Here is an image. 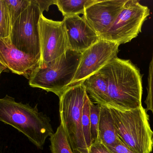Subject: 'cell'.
<instances>
[{"label":"cell","mask_w":153,"mask_h":153,"mask_svg":"<svg viewBox=\"0 0 153 153\" xmlns=\"http://www.w3.org/2000/svg\"><path fill=\"white\" fill-rule=\"evenodd\" d=\"M99 72L107 81L111 106L127 110L142 106L143 75L130 60L116 57Z\"/></svg>","instance_id":"obj_1"},{"label":"cell","mask_w":153,"mask_h":153,"mask_svg":"<svg viewBox=\"0 0 153 153\" xmlns=\"http://www.w3.org/2000/svg\"><path fill=\"white\" fill-rule=\"evenodd\" d=\"M0 121L24 134L37 147L43 149L46 140L53 134L50 119L39 112L37 106L16 102L6 95L0 99Z\"/></svg>","instance_id":"obj_2"},{"label":"cell","mask_w":153,"mask_h":153,"mask_svg":"<svg viewBox=\"0 0 153 153\" xmlns=\"http://www.w3.org/2000/svg\"><path fill=\"white\" fill-rule=\"evenodd\" d=\"M108 107L120 138L136 153L152 152L153 131L146 109L143 106L129 110L113 106Z\"/></svg>","instance_id":"obj_3"},{"label":"cell","mask_w":153,"mask_h":153,"mask_svg":"<svg viewBox=\"0 0 153 153\" xmlns=\"http://www.w3.org/2000/svg\"><path fill=\"white\" fill-rule=\"evenodd\" d=\"M82 53L68 49L62 55L35 69L29 84L56 94L58 97L70 86L79 65Z\"/></svg>","instance_id":"obj_4"},{"label":"cell","mask_w":153,"mask_h":153,"mask_svg":"<svg viewBox=\"0 0 153 153\" xmlns=\"http://www.w3.org/2000/svg\"><path fill=\"white\" fill-rule=\"evenodd\" d=\"M87 94L82 82L68 87L59 97L61 123L74 153H90L85 140L82 122Z\"/></svg>","instance_id":"obj_5"},{"label":"cell","mask_w":153,"mask_h":153,"mask_svg":"<svg viewBox=\"0 0 153 153\" xmlns=\"http://www.w3.org/2000/svg\"><path fill=\"white\" fill-rule=\"evenodd\" d=\"M150 15V10L137 0H127L109 29L100 39L120 46L130 42L142 31V27Z\"/></svg>","instance_id":"obj_6"},{"label":"cell","mask_w":153,"mask_h":153,"mask_svg":"<svg viewBox=\"0 0 153 153\" xmlns=\"http://www.w3.org/2000/svg\"><path fill=\"white\" fill-rule=\"evenodd\" d=\"M42 12L36 0L27 7L13 24L11 43L19 50L40 58L39 22Z\"/></svg>","instance_id":"obj_7"},{"label":"cell","mask_w":153,"mask_h":153,"mask_svg":"<svg viewBox=\"0 0 153 153\" xmlns=\"http://www.w3.org/2000/svg\"><path fill=\"white\" fill-rule=\"evenodd\" d=\"M40 57L43 67L62 55L68 50V38L63 21H58L41 14L39 22Z\"/></svg>","instance_id":"obj_8"},{"label":"cell","mask_w":153,"mask_h":153,"mask_svg":"<svg viewBox=\"0 0 153 153\" xmlns=\"http://www.w3.org/2000/svg\"><path fill=\"white\" fill-rule=\"evenodd\" d=\"M119 46L115 42L100 39L82 52L75 76L70 86L83 82L117 57Z\"/></svg>","instance_id":"obj_9"},{"label":"cell","mask_w":153,"mask_h":153,"mask_svg":"<svg viewBox=\"0 0 153 153\" xmlns=\"http://www.w3.org/2000/svg\"><path fill=\"white\" fill-rule=\"evenodd\" d=\"M127 0H97L85 10L82 18L100 38L115 22Z\"/></svg>","instance_id":"obj_10"},{"label":"cell","mask_w":153,"mask_h":153,"mask_svg":"<svg viewBox=\"0 0 153 153\" xmlns=\"http://www.w3.org/2000/svg\"><path fill=\"white\" fill-rule=\"evenodd\" d=\"M68 49L82 53L95 44L100 37L86 21L79 15L64 17Z\"/></svg>","instance_id":"obj_11"},{"label":"cell","mask_w":153,"mask_h":153,"mask_svg":"<svg viewBox=\"0 0 153 153\" xmlns=\"http://www.w3.org/2000/svg\"><path fill=\"white\" fill-rule=\"evenodd\" d=\"M0 61L12 72L28 79L40 64V58L19 50L1 38Z\"/></svg>","instance_id":"obj_12"},{"label":"cell","mask_w":153,"mask_h":153,"mask_svg":"<svg viewBox=\"0 0 153 153\" xmlns=\"http://www.w3.org/2000/svg\"><path fill=\"white\" fill-rule=\"evenodd\" d=\"M87 94L97 104L111 106L108 93V84L104 76L98 72L83 82Z\"/></svg>","instance_id":"obj_13"},{"label":"cell","mask_w":153,"mask_h":153,"mask_svg":"<svg viewBox=\"0 0 153 153\" xmlns=\"http://www.w3.org/2000/svg\"><path fill=\"white\" fill-rule=\"evenodd\" d=\"M99 132L100 141L107 147L113 145L120 138L108 106L100 105Z\"/></svg>","instance_id":"obj_14"},{"label":"cell","mask_w":153,"mask_h":153,"mask_svg":"<svg viewBox=\"0 0 153 153\" xmlns=\"http://www.w3.org/2000/svg\"><path fill=\"white\" fill-rule=\"evenodd\" d=\"M97 0H56V4L64 17L83 14L86 8Z\"/></svg>","instance_id":"obj_15"},{"label":"cell","mask_w":153,"mask_h":153,"mask_svg":"<svg viewBox=\"0 0 153 153\" xmlns=\"http://www.w3.org/2000/svg\"><path fill=\"white\" fill-rule=\"evenodd\" d=\"M50 141L52 153H74L62 123H60L55 133L50 136Z\"/></svg>","instance_id":"obj_16"},{"label":"cell","mask_w":153,"mask_h":153,"mask_svg":"<svg viewBox=\"0 0 153 153\" xmlns=\"http://www.w3.org/2000/svg\"><path fill=\"white\" fill-rule=\"evenodd\" d=\"M13 24L5 0H0V38L11 43ZM12 44V43H11Z\"/></svg>","instance_id":"obj_17"},{"label":"cell","mask_w":153,"mask_h":153,"mask_svg":"<svg viewBox=\"0 0 153 153\" xmlns=\"http://www.w3.org/2000/svg\"><path fill=\"white\" fill-rule=\"evenodd\" d=\"M100 105L94 104L91 101L90 102V128L92 144L100 140L99 132Z\"/></svg>","instance_id":"obj_18"},{"label":"cell","mask_w":153,"mask_h":153,"mask_svg":"<svg viewBox=\"0 0 153 153\" xmlns=\"http://www.w3.org/2000/svg\"><path fill=\"white\" fill-rule=\"evenodd\" d=\"M90 99L88 94L85 97L82 115V127L84 136L87 148L89 150L92 144L90 128Z\"/></svg>","instance_id":"obj_19"},{"label":"cell","mask_w":153,"mask_h":153,"mask_svg":"<svg viewBox=\"0 0 153 153\" xmlns=\"http://www.w3.org/2000/svg\"><path fill=\"white\" fill-rule=\"evenodd\" d=\"M12 24L29 5L30 0H5Z\"/></svg>","instance_id":"obj_20"},{"label":"cell","mask_w":153,"mask_h":153,"mask_svg":"<svg viewBox=\"0 0 153 153\" xmlns=\"http://www.w3.org/2000/svg\"><path fill=\"white\" fill-rule=\"evenodd\" d=\"M147 90V97L145 101L146 106V110L147 111H152L153 114V51L152 60L149 65Z\"/></svg>","instance_id":"obj_21"},{"label":"cell","mask_w":153,"mask_h":153,"mask_svg":"<svg viewBox=\"0 0 153 153\" xmlns=\"http://www.w3.org/2000/svg\"><path fill=\"white\" fill-rule=\"evenodd\" d=\"M108 147L113 153H137L128 146L120 138L113 145Z\"/></svg>","instance_id":"obj_22"},{"label":"cell","mask_w":153,"mask_h":153,"mask_svg":"<svg viewBox=\"0 0 153 153\" xmlns=\"http://www.w3.org/2000/svg\"><path fill=\"white\" fill-rule=\"evenodd\" d=\"M89 152L90 153H113L100 140L92 144Z\"/></svg>","instance_id":"obj_23"},{"label":"cell","mask_w":153,"mask_h":153,"mask_svg":"<svg viewBox=\"0 0 153 153\" xmlns=\"http://www.w3.org/2000/svg\"><path fill=\"white\" fill-rule=\"evenodd\" d=\"M37 2L39 5V8L42 13L45 11H48L49 6L52 4H55L56 0H49V1H42V0H36Z\"/></svg>","instance_id":"obj_24"},{"label":"cell","mask_w":153,"mask_h":153,"mask_svg":"<svg viewBox=\"0 0 153 153\" xmlns=\"http://www.w3.org/2000/svg\"><path fill=\"white\" fill-rule=\"evenodd\" d=\"M0 69H3V70H4L6 72H7V70H8L6 66H5L1 61H0Z\"/></svg>","instance_id":"obj_25"},{"label":"cell","mask_w":153,"mask_h":153,"mask_svg":"<svg viewBox=\"0 0 153 153\" xmlns=\"http://www.w3.org/2000/svg\"><path fill=\"white\" fill-rule=\"evenodd\" d=\"M5 72V71H4V70H3V69H0V77H1V74L3 72Z\"/></svg>","instance_id":"obj_26"}]
</instances>
